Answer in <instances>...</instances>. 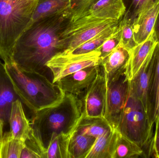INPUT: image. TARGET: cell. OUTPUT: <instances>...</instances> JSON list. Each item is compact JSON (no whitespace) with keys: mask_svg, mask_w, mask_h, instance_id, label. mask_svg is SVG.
Listing matches in <instances>:
<instances>
[{"mask_svg":"<svg viewBox=\"0 0 159 158\" xmlns=\"http://www.w3.org/2000/svg\"><path fill=\"white\" fill-rule=\"evenodd\" d=\"M70 20L66 11L40 19L28 27L16 42L13 61L24 71L46 75L47 62L66 49L62 33Z\"/></svg>","mask_w":159,"mask_h":158,"instance_id":"6da1fadb","label":"cell"},{"mask_svg":"<svg viewBox=\"0 0 159 158\" xmlns=\"http://www.w3.org/2000/svg\"><path fill=\"white\" fill-rule=\"evenodd\" d=\"M30 121L32 132L45 155L51 139L59 135H71L83 117L81 99L65 93L55 106L34 112Z\"/></svg>","mask_w":159,"mask_h":158,"instance_id":"7a4b0ae2","label":"cell"},{"mask_svg":"<svg viewBox=\"0 0 159 158\" xmlns=\"http://www.w3.org/2000/svg\"><path fill=\"white\" fill-rule=\"evenodd\" d=\"M4 65L19 99L33 113L56 105L64 98L65 92L59 85L44 74L24 71L14 62Z\"/></svg>","mask_w":159,"mask_h":158,"instance_id":"3957f363","label":"cell"},{"mask_svg":"<svg viewBox=\"0 0 159 158\" xmlns=\"http://www.w3.org/2000/svg\"><path fill=\"white\" fill-rule=\"evenodd\" d=\"M39 0H0V58L13 63L16 42L27 28Z\"/></svg>","mask_w":159,"mask_h":158,"instance_id":"277c9868","label":"cell"},{"mask_svg":"<svg viewBox=\"0 0 159 158\" xmlns=\"http://www.w3.org/2000/svg\"><path fill=\"white\" fill-rule=\"evenodd\" d=\"M153 129L143 103L129 87L128 99L116 130L141 147L148 158L153 155Z\"/></svg>","mask_w":159,"mask_h":158,"instance_id":"5b68a950","label":"cell"},{"mask_svg":"<svg viewBox=\"0 0 159 158\" xmlns=\"http://www.w3.org/2000/svg\"><path fill=\"white\" fill-rule=\"evenodd\" d=\"M100 53L97 50L76 54L63 51L53 56L46 64L53 76L52 82L80 70L93 66H101Z\"/></svg>","mask_w":159,"mask_h":158,"instance_id":"8992f818","label":"cell"},{"mask_svg":"<svg viewBox=\"0 0 159 158\" xmlns=\"http://www.w3.org/2000/svg\"><path fill=\"white\" fill-rule=\"evenodd\" d=\"M106 84L104 117L113 129H116L128 99L130 81L125 72L113 80L106 81Z\"/></svg>","mask_w":159,"mask_h":158,"instance_id":"52a82bcc","label":"cell"},{"mask_svg":"<svg viewBox=\"0 0 159 158\" xmlns=\"http://www.w3.org/2000/svg\"><path fill=\"white\" fill-rule=\"evenodd\" d=\"M107 84L103 72L99 71L96 78L83 96V116L84 117H104L105 111Z\"/></svg>","mask_w":159,"mask_h":158,"instance_id":"ba28073f","label":"cell"},{"mask_svg":"<svg viewBox=\"0 0 159 158\" xmlns=\"http://www.w3.org/2000/svg\"><path fill=\"white\" fill-rule=\"evenodd\" d=\"M101 66H93L76 71L61 79L57 83L65 93L82 97L101 70Z\"/></svg>","mask_w":159,"mask_h":158,"instance_id":"9c48e42d","label":"cell"},{"mask_svg":"<svg viewBox=\"0 0 159 158\" xmlns=\"http://www.w3.org/2000/svg\"><path fill=\"white\" fill-rule=\"evenodd\" d=\"M125 12L126 7L122 0H98L78 19L85 16L97 20L120 21Z\"/></svg>","mask_w":159,"mask_h":158,"instance_id":"30bf717a","label":"cell"},{"mask_svg":"<svg viewBox=\"0 0 159 158\" xmlns=\"http://www.w3.org/2000/svg\"><path fill=\"white\" fill-rule=\"evenodd\" d=\"M157 44L153 31L145 41L137 45L131 51L126 69V76L129 81L133 79L147 59L152 54Z\"/></svg>","mask_w":159,"mask_h":158,"instance_id":"8fae6325","label":"cell"},{"mask_svg":"<svg viewBox=\"0 0 159 158\" xmlns=\"http://www.w3.org/2000/svg\"><path fill=\"white\" fill-rule=\"evenodd\" d=\"M130 55V53L119 45L102 61L101 66L107 82L126 72Z\"/></svg>","mask_w":159,"mask_h":158,"instance_id":"7c38bea8","label":"cell"},{"mask_svg":"<svg viewBox=\"0 0 159 158\" xmlns=\"http://www.w3.org/2000/svg\"><path fill=\"white\" fill-rule=\"evenodd\" d=\"M153 53L147 59L135 77L130 81V89L141 100L148 115V92L153 70Z\"/></svg>","mask_w":159,"mask_h":158,"instance_id":"4fadbf2b","label":"cell"},{"mask_svg":"<svg viewBox=\"0 0 159 158\" xmlns=\"http://www.w3.org/2000/svg\"><path fill=\"white\" fill-rule=\"evenodd\" d=\"M18 99L4 63L0 61V121L5 125L8 123L12 104Z\"/></svg>","mask_w":159,"mask_h":158,"instance_id":"5bb4252c","label":"cell"},{"mask_svg":"<svg viewBox=\"0 0 159 158\" xmlns=\"http://www.w3.org/2000/svg\"><path fill=\"white\" fill-rule=\"evenodd\" d=\"M8 123L10 126L9 131L13 137L25 142L30 134L31 126L30 121L24 112L22 102L19 99L12 104Z\"/></svg>","mask_w":159,"mask_h":158,"instance_id":"9a60e30c","label":"cell"},{"mask_svg":"<svg viewBox=\"0 0 159 158\" xmlns=\"http://www.w3.org/2000/svg\"><path fill=\"white\" fill-rule=\"evenodd\" d=\"M153 66L148 92V116L151 124L157 122L159 116V43L153 53Z\"/></svg>","mask_w":159,"mask_h":158,"instance_id":"2e32d148","label":"cell"},{"mask_svg":"<svg viewBox=\"0 0 159 158\" xmlns=\"http://www.w3.org/2000/svg\"><path fill=\"white\" fill-rule=\"evenodd\" d=\"M120 21L106 19L81 30L66 40L67 47L64 51L72 53L81 45L106 30L118 25Z\"/></svg>","mask_w":159,"mask_h":158,"instance_id":"e0dca14e","label":"cell"},{"mask_svg":"<svg viewBox=\"0 0 159 158\" xmlns=\"http://www.w3.org/2000/svg\"><path fill=\"white\" fill-rule=\"evenodd\" d=\"M159 12V1L142 13L132 24L137 45L143 42L151 34Z\"/></svg>","mask_w":159,"mask_h":158,"instance_id":"ac0fdd59","label":"cell"},{"mask_svg":"<svg viewBox=\"0 0 159 158\" xmlns=\"http://www.w3.org/2000/svg\"><path fill=\"white\" fill-rule=\"evenodd\" d=\"M70 4V0H39L27 28L40 19L64 13Z\"/></svg>","mask_w":159,"mask_h":158,"instance_id":"d6986e66","label":"cell"},{"mask_svg":"<svg viewBox=\"0 0 159 158\" xmlns=\"http://www.w3.org/2000/svg\"><path fill=\"white\" fill-rule=\"evenodd\" d=\"M117 130L113 129L96 138L86 158H113Z\"/></svg>","mask_w":159,"mask_h":158,"instance_id":"ffe728a7","label":"cell"},{"mask_svg":"<svg viewBox=\"0 0 159 158\" xmlns=\"http://www.w3.org/2000/svg\"><path fill=\"white\" fill-rule=\"evenodd\" d=\"M113 129L104 117H84L83 116L75 130L96 139Z\"/></svg>","mask_w":159,"mask_h":158,"instance_id":"44dd1931","label":"cell"},{"mask_svg":"<svg viewBox=\"0 0 159 158\" xmlns=\"http://www.w3.org/2000/svg\"><path fill=\"white\" fill-rule=\"evenodd\" d=\"M96 138L81 134L75 130L70 138V158H86L94 144Z\"/></svg>","mask_w":159,"mask_h":158,"instance_id":"7402d4cb","label":"cell"},{"mask_svg":"<svg viewBox=\"0 0 159 158\" xmlns=\"http://www.w3.org/2000/svg\"><path fill=\"white\" fill-rule=\"evenodd\" d=\"M146 158L143 149L117 131L113 158Z\"/></svg>","mask_w":159,"mask_h":158,"instance_id":"603a6c76","label":"cell"},{"mask_svg":"<svg viewBox=\"0 0 159 158\" xmlns=\"http://www.w3.org/2000/svg\"><path fill=\"white\" fill-rule=\"evenodd\" d=\"M24 142L16 139L11 132L4 133L0 139V158H20Z\"/></svg>","mask_w":159,"mask_h":158,"instance_id":"cb8c5ba5","label":"cell"},{"mask_svg":"<svg viewBox=\"0 0 159 158\" xmlns=\"http://www.w3.org/2000/svg\"><path fill=\"white\" fill-rule=\"evenodd\" d=\"M71 135L62 134L53 137L46 151L45 158H70L69 147Z\"/></svg>","mask_w":159,"mask_h":158,"instance_id":"d4e9b609","label":"cell"},{"mask_svg":"<svg viewBox=\"0 0 159 158\" xmlns=\"http://www.w3.org/2000/svg\"><path fill=\"white\" fill-rule=\"evenodd\" d=\"M126 12L123 18L133 23L135 19L147 9L157 2L159 0H122Z\"/></svg>","mask_w":159,"mask_h":158,"instance_id":"484cf974","label":"cell"},{"mask_svg":"<svg viewBox=\"0 0 159 158\" xmlns=\"http://www.w3.org/2000/svg\"><path fill=\"white\" fill-rule=\"evenodd\" d=\"M119 23L118 25L114 26L106 30L102 33L93 37L91 40H89L86 42L76 48L72 53L80 54L89 53L91 51L96 50L100 47L103 43L108 39L113 33L115 32L118 28Z\"/></svg>","mask_w":159,"mask_h":158,"instance_id":"4316f807","label":"cell"},{"mask_svg":"<svg viewBox=\"0 0 159 158\" xmlns=\"http://www.w3.org/2000/svg\"><path fill=\"white\" fill-rule=\"evenodd\" d=\"M121 29V38L120 45L131 51L137 45L134 40L132 23L128 19L122 18L119 22Z\"/></svg>","mask_w":159,"mask_h":158,"instance_id":"83f0119b","label":"cell"},{"mask_svg":"<svg viewBox=\"0 0 159 158\" xmlns=\"http://www.w3.org/2000/svg\"><path fill=\"white\" fill-rule=\"evenodd\" d=\"M121 38V29L119 26L118 29L113 33L96 50L100 53V57L102 61L120 43Z\"/></svg>","mask_w":159,"mask_h":158,"instance_id":"f1b7e54d","label":"cell"},{"mask_svg":"<svg viewBox=\"0 0 159 158\" xmlns=\"http://www.w3.org/2000/svg\"><path fill=\"white\" fill-rule=\"evenodd\" d=\"M98 0H70V4L67 13L70 16V21H74L86 12Z\"/></svg>","mask_w":159,"mask_h":158,"instance_id":"f546056e","label":"cell"},{"mask_svg":"<svg viewBox=\"0 0 159 158\" xmlns=\"http://www.w3.org/2000/svg\"><path fill=\"white\" fill-rule=\"evenodd\" d=\"M156 124V131L153 143V156L159 158V116Z\"/></svg>","mask_w":159,"mask_h":158,"instance_id":"4dcf8cb0","label":"cell"},{"mask_svg":"<svg viewBox=\"0 0 159 158\" xmlns=\"http://www.w3.org/2000/svg\"><path fill=\"white\" fill-rule=\"evenodd\" d=\"M153 33L157 42V43H159V12L155 22L154 29H153Z\"/></svg>","mask_w":159,"mask_h":158,"instance_id":"1f68e13d","label":"cell"},{"mask_svg":"<svg viewBox=\"0 0 159 158\" xmlns=\"http://www.w3.org/2000/svg\"><path fill=\"white\" fill-rule=\"evenodd\" d=\"M4 125L2 124H0V139L2 138L3 135Z\"/></svg>","mask_w":159,"mask_h":158,"instance_id":"d6a6232c","label":"cell"},{"mask_svg":"<svg viewBox=\"0 0 159 158\" xmlns=\"http://www.w3.org/2000/svg\"><path fill=\"white\" fill-rule=\"evenodd\" d=\"M28 1H34V0H28Z\"/></svg>","mask_w":159,"mask_h":158,"instance_id":"836d02e7","label":"cell"},{"mask_svg":"<svg viewBox=\"0 0 159 158\" xmlns=\"http://www.w3.org/2000/svg\"></svg>","mask_w":159,"mask_h":158,"instance_id":"e575fe53","label":"cell"}]
</instances>
